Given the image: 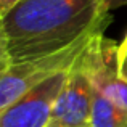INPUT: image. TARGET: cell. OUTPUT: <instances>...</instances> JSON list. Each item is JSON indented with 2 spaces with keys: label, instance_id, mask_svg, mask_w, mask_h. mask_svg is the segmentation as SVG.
<instances>
[{
  "label": "cell",
  "instance_id": "obj_1",
  "mask_svg": "<svg viewBox=\"0 0 127 127\" xmlns=\"http://www.w3.org/2000/svg\"><path fill=\"white\" fill-rule=\"evenodd\" d=\"M106 0H21L5 18L11 61L56 55L105 32Z\"/></svg>",
  "mask_w": 127,
  "mask_h": 127
},
{
  "label": "cell",
  "instance_id": "obj_4",
  "mask_svg": "<svg viewBox=\"0 0 127 127\" xmlns=\"http://www.w3.org/2000/svg\"><path fill=\"white\" fill-rule=\"evenodd\" d=\"M116 50V42L105 37V32H98L85 47L79 64L98 92L127 108V84L119 76Z\"/></svg>",
  "mask_w": 127,
  "mask_h": 127
},
{
  "label": "cell",
  "instance_id": "obj_9",
  "mask_svg": "<svg viewBox=\"0 0 127 127\" xmlns=\"http://www.w3.org/2000/svg\"><path fill=\"white\" fill-rule=\"evenodd\" d=\"M21 0H0V19H3Z\"/></svg>",
  "mask_w": 127,
  "mask_h": 127
},
{
  "label": "cell",
  "instance_id": "obj_2",
  "mask_svg": "<svg viewBox=\"0 0 127 127\" xmlns=\"http://www.w3.org/2000/svg\"><path fill=\"white\" fill-rule=\"evenodd\" d=\"M90 40L92 39L56 55L24 61H11L8 66L0 69V111L15 103L28 92H31L34 87L42 84L50 76L64 69H71L79 56L84 53Z\"/></svg>",
  "mask_w": 127,
  "mask_h": 127
},
{
  "label": "cell",
  "instance_id": "obj_3",
  "mask_svg": "<svg viewBox=\"0 0 127 127\" xmlns=\"http://www.w3.org/2000/svg\"><path fill=\"white\" fill-rule=\"evenodd\" d=\"M69 69L60 71L0 111V127H48Z\"/></svg>",
  "mask_w": 127,
  "mask_h": 127
},
{
  "label": "cell",
  "instance_id": "obj_10",
  "mask_svg": "<svg viewBox=\"0 0 127 127\" xmlns=\"http://www.w3.org/2000/svg\"><path fill=\"white\" fill-rule=\"evenodd\" d=\"M105 6L108 11L114 8H122V6H127V0H106L105 2Z\"/></svg>",
  "mask_w": 127,
  "mask_h": 127
},
{
  "label": "cell",
  "instance_id": "obj_7",
  "mask_svg": "<svg viewBox=\"0 0 127 127\" xmlns=\"http://www.w3.org/2000/svg\"><path fill=\"white\" fill-rule=\"evenodd\" d=\"M116 63H118V71L121 79L127 84V34L124 37V40L118 45L116 50Z\"/></svg>",
  "mask_w": 127,
  "mask_h": 127
},
{
  "label": "cell",
  "instance_id": "obj_8",
  "mask_svg": "<svg viewBox=\"0 0 127 127\" xmlns=\"http://www.w3.org/2000/svg\"><path fill=\"white\" fill-rule=\"evenodd\" d=\"M10 63H11V58L8 52V40H6V34L3 29V21L0 19V69L8 66Z\"/></svg>",
  "mask_w": 127,
  "mask_h": 127
},
{
  "label": "cell",
  "instance_id": "obj_6",
  "mask_svg": "<svg viewBox=\"0 0 127 127\" xmlns=\"http://www.w3.org/2000/svg\"><path fill=\"white\" fill-rule=\"evenodd\" d=\"M89 127H127V108L114 103L93 87Z\"/></svg>",
  "mask_w": 127,
  "mask_h": 127
},
{
  "label": "cell",
  "instance_id": "obj_5",
  "mask_svg": "<svg viewBox=\"0 0 127 127\" xmlns=\"http://www.w3.org/2000/svg\"><path fill=\"white\" fill-rule=\"evenodd\" d=\"M92 100L93 85L77 60L56 98L48 127H89Z\"/></svg>",
  "mask_w": 127,
  "mask_h": 127
}]
</instances>
